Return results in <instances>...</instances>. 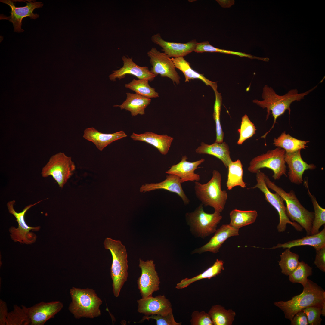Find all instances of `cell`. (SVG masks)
Segmentation results:
<instances>
[{"instance_id":"obj_1","label":"cell","mask_w":325,"mask_h":325,"mask_svg":"<svg viewBox=\"0 0 325 325\" xmlns=\"http://www.w3.org/2000/svg\"><path fill=\"white\" fill-rule=\"evenodd\" d=\"M317 85L313 88L302 93L299 94L296 89L289 90L287 93L283 95L277 94L273 89L265 85L263 88L262 94V100L255 99L253 102L257 104L263 109L266 108L267 114L266 120L269 118L271 114L274 118V121L271 128L269 130L261 137V138L265 137L268 133L274 128L275 124L277 122V119L284 114L286 110L288 111L290 115L291 112L290 106L293 102L300 101L304 98V97L308 95L315 89Z\"/></svg>"},{"instance_id":"obj_2","label":"cell","mask_w":325,"mask_h":325,"mask_svg":"<svg viewBox=\"0 0 325 325\" xmlns=\"http://www.w3.org/2000/svg\"><path fill=\"white\" fill-rule=\"evenodd\" d=\"M302 292L287 301L274 302L282 311L285 317L290 320L298 312L308 307L322 306L325 302V292L316 283L308 279Z\"/></svg>"},{"instance_id":"obj_3","label":"cell","mask_w":325,"mask_h":325,"mask_svg":"<svg viewBox=\"0 0 325 325\" xmlns=\"http://www.w3.org/2000/svg\"><path fill=\"white\" fill-rule=\"evenodd\" d=\"M264 178L268 188L278 193L284 201L286 213L290 220L297 223L304 228L307 236L311 235L314 218V212L309 211L302 205L293 190L286 192L271 181L265 173Z\"/></svg>"},{"instance_id":"obj_4","label":"cell","mask_w":325,"mask_h":325,"mask_svg":"<svg viewBox=\"0 0 325 325\" xmlns=\"http://www.w3.org/2000/svg\"><path fill=\"white\" fill-rule=\"evenodd\" d=\"M70 293L71 302L68 310L75 319H94L101 315L100 307L102 301L94 289L73 287Z\"/></svg>"},{"instance_id":"obj_5","label":"cell","mask_w":325,"mask_h":325,"mask_svg":"<svg viewBox=\"0 0 325 325\" xmlns=\"http://www.w3.org/2000/svg\"><path fill=\"white\" fill-rule=\"evenodd\" d=\"M104 244L105 248L112 255V262L110 276L112 281V291L117 297L128 277L127 254L125 247L120 241L107 237Z\"/></svg>"},{"instance_id":"obj_6","label":"cell","mask_w":325,"mask_h":325,"mask_svg":"<svg viewBox=\"0 0 325 325\" xmlns=\"http://www.w3.org/2000/svg\"><path fill=\"white\" fill-rule=\"evenodd\" d=\"M221 175L217 170L212 171L211 179L202 184L195 181L194 190L197 198L205 206L213 208L215 211L221 213L224 209L228 198V193L221 188Z\"/></svg>"},{"instance_id":"obj_7","label":"cell","mask_w":325,"mask_h":325,"mask_svg":"<svg viewBox=\"0 0 325 325\" xmlns=\"http://www.w3.org/2000/svg\"><path fill=\"white\" fill-rule=\"evenodd\" d=\"M285 154V150L279 147L268 151L252 159L248 170L256 173L260 169L266 168L273 171L272 177L275 180H279L283 175L287 177Z\"/></svg>"},{"instance_id":"obj_8","label":"cell","mask_w":325,"mask_h":325,"mask_svg":"<svg viewBox=\"0 0 325 325\" xmlns=\"http://www.w3.org/2000/svg\"><path fill=\"white\" fill-rule=\"evenodd\" d=\"M256 174L257 184L254 187L249 189H259L264 194L265 200L277 211L279 218V223L277 227L278 232H284L287 224L291 225L297 231H302L303 228L297 223L291 221L288 217L284 201L282 197L277 193H272L268 189L264 179V173L259 170Z\"/></svg>"},{"instance_id":"obj_9","label":"cell","mask_w":325,"mask_h":325,"mask_svg":"<svg viewBox=\"0 0 325 325\" xmlns=\"http://www.w3.org/2000/svg\"><path fill=\"white\" fill-rule=\"evenodd\" d=\"M201 203L193 212L187 213V222L192 231L199 237L204 238L215 233L222 216L220 212L215 211L208 213L204 210Z\"/></svg>"},{"instance_id":"obj_10","label":"cell","mask_w":325,"mask_h":325,"mask_svg":"<svg viewBox=\"0 0 325 325\" xmlns=\"http://www.w3.org/2000/svg\"><path fill=\"white\" fill-rule=\"evenodd\" d=\"M75 169L71 157L67 156L64 153L60 152L50 157L42 168L41 175L44 178L52 176L59 187L63 188Z\"/></svg>"},{"instance_id":"obj_11","label":"cell","mask_w":325,"mask_h":325,"mask_svg":"<svg viewBox=\"0 0 325 325\" xmlns=\"http://www.w3.org/2000/svg\"><path fill=\"white\" fill-rule=\"evenodd\" d=\"M42 201L40 200L33 204H29L26 206L20 212H16L14 209V206L15 202L14 200L8 202L7 205L8 211L10 213L14 215L18 223L17 228L12 226L9 229L11 237L14 242L28 244H31L36 241V236L34 233L30 232V231H38L39 230L40 227H32L29 226L25 220L24 215L29 209Z\"/></svg>"},{"instance_id":"obj_12","label":"cell","mask_w":325,"mask_h":325,"mask_svg":"<svg viewBox=\"0 0 325 325\" xmlns=\"http://www.w3.org/2000/svg\"><path fill=\"white\" fill-rule=\"evenodd\" d=\"M139 266L141 274L137 284L142 298L152 296L154 292L159 289L160 279L153 260L144 261L139 259Z\"/></svg>"},{"instance_id":"obj_13","label":"cell","mask_w":325,"mask_h":325,"mask_svg":"<svg viewBox=\"0 0 325 325\" xmlns=\"http://www.w3.org/2000/svg\"><path fill=\"white\" fill-rule=\"evenodd\" d=\"M147 54L150 58L152 66L150 71L152 73L156 76L160 74L162 77H168L177 84L180 83V77L170 57L154 47L147 52Z\"/></svg>"},{"instance_id":"obj_14","label":"cell","mask_w":325,"mask_h":325,"mask_svg":"<svg viewBox=\"0 0 325 325\" xmlns=\"http://www.w3.org/2000/svg\"><path fill=\"white\" fill-rule=\"evenodd\" d=\"M0 2L9 6L11 9L10 16L7 17L3 14L0 15V19L8 20L12 23L14 28V31L17 32H22L24 30L21 28L22 21L24 18L29 17L31 19H35L39 17V15L34 14L33 10L37 8L42 7L43 4L42 2L29 1L26 2V5L24 7H17L13 2L10 0H2Z\"/></svg>"},{"instance_id":"obj_15","label":"cell","mask_w":325,"mask_h":325,"mask_svg":"<svg viewBox=\"0 0 325 325\" xmlns=\"http://www.w3.org/2000/svg\"><path fill=\"white\" fill-rule=\"evenodd\" d=\"M63 304L59 301L42 302L29 308L26 311L30 320V325H43L62 309Z\"/></svg>"},{"instance_id":"obj_16","label":"cell","mask_w":325,"mask_h":325,"mask_svg":"<svg viewBox=\"0 0 325 325\" xmlns=\"http://www.w3.org/2000/svg\"><path fill=\"white\" fill-rule=\"evenodd\" d=\"M137 311L145 316L166 315L172 312L171 303L164 295L141 298L138 300Z\"/></svg>"},{"instance_id":"obj_17","label":"cell","mask_w":325,"mask_h":325,"mask_svg":"<svg viewBox=\"0 0 325 325\" xmlns=\"http://www.w3.org/2000/svg\"><path fill=\"white\" fill-rule=\"evenodd\" d=\"M301 150L290 153L285 152V160L289 168V179L291 183L298 185L304 181L302 177L305 170H314L316 168L314 164H308L303 160Z\"/></svg>"},{"instance_id":"obj_18","label":"cell","mask_w":325,"mask_h":325,"mask_svg":"<svg viewBox=\"0 0 325 325\" xmlns=\"http://www.w3.org/2000/svg\"><path fill=\"white\" fill-rule=\"evenodd\" d=\"M123 65L122 67L116 70H113V73L109 76L110 79L116 81L125 77L127 74H131L136 77L139 79L145 80L148 81H153L156 76L146 66H139L135 63L132 58L125 56L122 57Z\"/></svg>"},{"instance_id":"obj_19","label":"cell","mask_w":325,"mask_h":325,"mask_svg":"<svg viewBox=\"0 0 325 325\" xmlns=\"http://www.w3.org/2000/svg\"><path fill=\"white\" fill-rule=\"evenodd\" d=\"M152 42L162 48V51L170 57H183L194 51L197 42L194 39L186 43H175L163 39L159 33L151 37Z\"/></svg>"},{"instance_id":"obj_20","label":"cell","mask_w":325,"mask_h":325,"mask_svg":"<svg viewBox=\"0 0 325 325\" xmlns=\"http://www.w3.org/2000/svg\"><path fill=\"white\" fill-rule=\"evenodd\" d=\"M239 235V229L230 224H223L215 232L214 235L206 244L193 251L192 253L201 254L209 252L215 254L218 252L223 243L229 238Z\"/></svg>"},{"instance_id":"obj_21","label":"cell","mask_w":325,"mask_h":325,"mask_svg":"<svg viewBox=\"0 0 325 325\" xmlns=\"http://www.w3.org/2000/svg\"><path fill=\"white\" fill-rule=\"evenodd\" d=\"M187 157L183 156L181 161L178 163L172 165L166 172L168 174H172L178 177L181 183L187 181H198L200 179V176L194 172L198 166L205 161L202 158L193 162L187 161Z\"/></svg>"},{"instance_id":"obj_22","label":"cell","mask_w":325,"mask_h":325,"mask_svg":"<svg viewBox=\"0 0 325 325\" xmlns=\"http://www.w3.org/2000/svg\"><path fill=\"white\" fill-rule=\"evenodd\" d=\"M166 179L158 183H146L140 188L141 193H145L158 189H163L176 193L182 199L185 205L189 204L190 200L184 193L181 185L180 178L177 176L169 174Z\"/></svg>"},{"instance_id":"obj_23","label":"cell","mask_w":325,"mask_h":325,"mask_svg":"<svg viewBox=\"0 0 325 325\" xmlns=\"http://www.w3.org/2000/svg\"><path fill=\"white\" fill-rule=\"evenodd\" d=\"M127 136L125 132L120 131L113 133L106 134L98 131L93 127L86 128L83 137L93 142L100 151L113 142Z\"/></svg>"},{"instance_id":"obj_24","label":"cell","mask_w":325,"mask_h":325,"mask_svg":"<svg viewBox=\"0 0 325 325\" xmlns=\"http://www.w3.org/2000/svg\"><path fill=\"white\" fill-rule=\"evenodd\" d=\"M130 137L134 141H142L152 145L163 155L168 153L174 139L166 134L159 135L149 132L141 134L133 132Z\"/></svg>"},{"instance_id":"obj_25","label":"cell","mask_w":325,"mask_h":325,"mask_svg":"<svg viewBox=\"0 0 325 325\" xmlns=\"http://www.w3.org/2000/svg\"><path fill=\"white\" fill-rule=\"evenodd\" d=\"M303 246H309L313 247L316 250L325 246V228L318 233L302 238L293 240L284 243H278L276 246L268 249H275L279 248L290 249L292 247Z\"/></svg>"},{"instance_id":"obj_26","label":"cell","mask_w":325,"mask_h":325,"mask_svg":"<svg viewBox=\"0 0 325 325\" xmlns=\"http://www.w3.org/2000/svg\"><path fill=\"white\" fill-rule=\"evenodd\" d=\"M195 151L197 154H207L217 158L222 162L227 168L232 161L229 146L225 142L221 143L215 142L211 144L202 142Z\"/></svg>"},{"instance_id":"obj_27","label":"cell","mask_w":325,"mask_h":325,"mask_svg":"<svg viewBox=\"0 0 325 325\" xmlns=\"http://www.w3.org/2000/svg\"><path fill=\"white\" fill-rule=\"evenodd\" d=\"M126 99L120 105L113 107H119L121 109H125L131 112L132 116L145 114V110L150 104L151 99L136 93H126Z\"/></svg>"},{"instance_id":"obj_28","label":"cell","mask_w":325,"mask_h":325,"mask_svg":"<svg viewBox=\"0 0 325 325\" xmlns=\"http://www.w3.org/2000/svg\"><path fill=\"white\" fill-rule=\"evenodd\" d=\"M222 260L217 259L213 264L203 272L193 277L185 278L177 284L176 288L181 289L186 288L191 283L203 279H210L218 275L224 270Z\"/></svg>"},{"instance_id":"obj_29","label":"cell","mask_w":325,"mask_h":325,"mask_svg":"<svg viewBox=\"0 0 325 325\" xmlns=\"http://www.w3.org/2000/svg\"><path fill=\"white\" fill-rule=\"evenodd\" d=\"M309 142L296 138L284 132L277 138L274 139L273 144L275 146L283 149L286 152L290 153L305 149Z\"/></svg>"},{"instance_id":"obj_30","label":"cell","mask_w":325,"mask_h":325,"mask_svg":"<svg viewBox=\"0 0 325 325\" xmlns=\"http://www.w3.org/2000/svg\"><path fill=\"white\" fill-rule=\"evenodd\" d=\"M171 59L173 62L175 67L180 70L184 73L185 82H189L192 79H199L206 85H209L212 88L217 85L216 82L209 80L203 75L193 70L191 67L190 63L185 60L183 57L172 58Z\"/></svg>"},{"instance_id":"obj_31","label":"cell","mask_w":325,"mask_h":325,"mask_svg":"<svg viewBox=\"0 0 325 325\" xmlns=\"http://www.w3.org/2000/svg\"><path fill=\"white\" fill-rule=\"evenodd\" d=\"M228 172L226 186L230 190L236 186L244 188L246 186L243 180V165L239 159L233 161L228 166Z\"/></svg>"},{"instance_id":"obj_32","label":"cell","mask_w":325,"mask_h":325,"mask_svg":"<svg viewBox=\"0 0 325 325\" xmlns=\"http://www.w3.org/2000/svg\"><path fill=\"white\" fill-rule=\"evenodd\" d=\"M258 214L255 210H242L235 209L230 213L229 224L236 228H240L254 223Z\"/></svg>"},{"instance_id":"obj_33","label":"cell","mask_w":325,"mask_h":325,"mask_svg":"<svg viewBox=\"0 0 325 325\" xmlns=\"http://www.w3.org/2000/svg\"><path fill=\"white\" fill-rule=\"evenodd\" d=\"M214 325H231L234 319L235 312L227 310L219 305L213 306L208 313Z\"/></svg>"},{"instance_id":"obj_34","label":"cell","mask_w":325,"mask_h":325,"mask_svg":"<svg viewBox=\"0 0 325 325\" xmlns=\"http://www.w3.org/2000/svg\"><path fill=\"white\" fill-rule=\"evenodd\" d=\"M307 178L304 181V185L307 189L308 194L310 197L314 209V218L311 227V235L319 232L320 227L325 224V209L318 203L315 196L310 192L309 188Z\"/></svg>"},{"instance_id":"obj_35","label":"cell","mask_w":325,"mask_h":325,"mask_svg":"<svg viewBox=\"0 0 325 325\" xmlns=\"http://www.w3.org/2000/svg\"><path fill=\"white\" fill-rule=\"evenodd\" d=\"M290 249H286L280 255V259L278 261L281 273L289 276L297 268L300 262L299 255L292 252Z\"/></svg>"},{"instance_id":"obj_36","label":"cell","mask_w":325,"mask_h":325,"mask_svg":"<svg viewBox=\"0 0 325 325\" xmlns=\"http://www.w3.org/2000/svg\"><path fill=\"white\" fill-rule=\"evenodd\" d=\"M125 86L136 94L148 98L159 97V94L155 91L154 88L150 86L148 81L147 80L133 79L130 83L125 84Z\"/></svg>"},{"instance_id":"obj_37","label":"cell","mask_w":325,"mask_h":325,"mask_svg":"<svg viewBox=\"0 0 325 325\" xmlns=\"http://www.w3.org/2000/svg\"><path fill=\"white\" fill-rule=\"evenodd\" d=\"M31 322L26 311V307L22 305L21 307L17 305L14 306L13 310L8 313L6 325H29Z\"/></svg>"},{"instance_id":"obj_38","label":"cell","mask_w":325,"mask_h":325,"mask_svg":"<svg viewBox=\"0 0 325 325\" xmlns=\"http://www.w3.org/2000/svg\"><path fill=\"white\" fill-rule=\"evenodd\" d=\"M312 268L303 261L300 262L297 268L289 276L290 281L300 283L303 286L306 283L308 277L312 274Z\"/></svg>"},{"instance_id":"obj_39","label":"cell","mask_w":325,"mask_h":325,"mask_svg":"<svg viewBox=\"0 0 325 325\" xmlns=\"http://www.w3.org/2000/svg\"><path fill=\"white\" fill-rule=\"evenodd\" d=\"M216 86L212 88L215 94V101L214 107L213 116L215 122L216 130V139L215 142L221 143L223 142L224 134L220 121V114L222 104V97L221 94L217 90Z\"/></svg>"},{"instance_id":"obj_40","label":"cell","mask_w":325,"mask_h":325,"mask_svg":"<svg viewBox=\"0 0 325 325\" xmlns=\"http://www.w3.org/2000/svg\"><path fill=\"white\" fill-rule=\"evenodd\" d=\"M197 53L204 52H216L222 53L229 54L237 55L240 57H246L251 59H259V57L253 56L245 53L240 52H235L216 48L209 44L208 41H204L201 42H197L194 51Z\"/></svg>"},{"instance_id":"obj_41","label":"cell","mask_w":325,"mask_h":325,"mask_svg":"<svg viewBox=\"0 0 325 325\" xmlns=\"http://www.w3.org/2000/svg\"><path fill=\"white\" fill-rule=\"evenodd\" d=\"M256 129L254 124L246 114L242 117L240 128L238 129L240 137L237 144L241 145L246 140L252 136Z\"/></svg>"},{"instance_id":"obj_42","label":"cell","mask_w":325,"mask_h":325,"mask_svg":"<svg viewBox=\"0 0 325 325\" xmlns=\"http://www.w3.org/2000/svg\"><path fill=\"white\" fill-rule=\"evenodd\" d=\"M322 306H312L306 308L303 310L307 318L308 325H320L322 321L320 317Z\"/></svg>"},{"instance_id":"obj_43","label":"cell","mask_w":325,"mask_h":325,"mask_svg":"<svg viewBox=\"0 0 325 325\" xmlns=\"http://www.w3.org/2000/svg\"><path fill=\"white\" fill-rule=\"evenodd\" d=\"M150 319L155 320L157 325H181V322L177 323L175 321L172 312L163 315H155L145 316L143 317L140 322H142L145 320H149Z\"/></svg>"},{"instance_id":"obj_44","label":"cell","mask_w":325,"mask_h":325,"mask_svg":"<svg viewBox=\"0 0 325 325\" xmlns=\"http://www.w3.org/2000/svg\"><path fill=\"white\" fill-rule=\"evenodd\" d=\"M190 322L192 325H213V323L208 313L197 311L192 312Z\"/></svg>"},{"instance_id":"obj_45","label":"cell","mask_w":325,"mask_h":325,"mask_svg":"<svg viewBox=\"0 0 325 325\" xmlns=\"http://www.w3.org/2000/svg\"><path fill=\"white\" fill-rule=\"evenodd\" d=\"M316 255L314 264L323 272H325V246L316 250Z\"/></svg>"},{"instance_id":"obj_46","label":"cell","mask_w":325,"mask_h":325,"mask_svg":"<svg viewBox=\"0 0 325 325\" xmlns=\"http://www.w3.org/2000/svg\"><path fill=\"white\" fill-rule=\"evenodd\" d=\"M290 321L291 325H308L307 317L303 310L296 313Z\"/></svg>"},{"instance_id":"obj_47","label":"cell","mask_w":325,"mask_h":325,"mask_svg":"<svg viewBox=\"0 0 325 325\" xmlns=\"http://www.w3.org/2000/svg\"><path fill=\"white\" fill-rule=\"evenodd\" d=\"M8 312L6 302L0 300V325H6L7 317Z\"/></svg>"},{"instance_id":"obj_48","label":"cell","mask_w":325,"mask_h":325,"mask_svg":"<svg viewBox=\"0 0 325 325\" xmlns=\"http://www.w3.org/2000/svg\"><path fill=\"white\" fill-rule=\"evenodd\" d=\"M220 5L224 8L230 7L234 4V1L231 0H216Z\"/></svg>"},{"instance_id":"obj_49","label":"cell","mask_w":325,"mask_h":325,"mask_svg":"<svg viewBox=\"0 0 325 325\" xmlns=\"http://www.w3.org/2000/svg\"><path fill=\"white\" fill-rule=\"evenodd\" d=\"M321 313L323 316H325V302L322 305Z\"/></svg>"}]
</instances>
